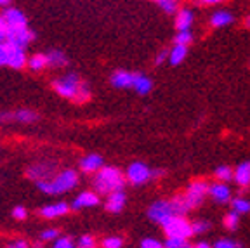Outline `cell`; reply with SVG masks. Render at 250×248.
<instances>
[{
    "instance_id": "cell-1",
    "label": "cell",
    "mask_w": 250,
    "mask_h": 248,
    "mask_svg": "<svg viewBox=\"0 0 250 248\" xmlns=\"http://www.w3.org/2000/svg\"><path fill=\"white\" fill-rule=\"evenodd\" d=\"M52 87H54V90L59 96L71 99V101L85 103L90 99L89 85H87L85 82L80 80V77L77 73H66L62 75V77L56 78L52 82Z\"/></svg>"
},
{
    "instance_id": "cell-2",
    "label": "cell",
    "mask_w": 250,
    "mask_h": 248,
    "mask_svg": "<svg viewBox=\"0 0 250 248\" xmlns=\"http://www.w3.org/2000/svg\"><path fill=\"white\" fill-rule=\"evenodd\" d=\"M94 193L98 196L111 194L117 191H124L125 187V175L117 167H103L98 174H94L92 179Z\"/></svg>"
},
{
    "instance_id": "cell-3",
    "label": "cell",
    "mask_w": 250,
    "mask_h": 248,
    "mask_svg": "<svg viewBox=\"0 0 250 248\" xmlns=\"http://www.w3.org/2000/svg\"><path fill=\"white\" fill-rule=\"evenodd\" d=\"M35 184L42 193L58 196V194H64L78 186V174L73 168H66V170L58 172L51 181H40Z\"/></svg>"
},
{
    "instance_id": "cell-4",
    "label": "cell",
    "mask_w": 250,
    "mask_h": 248,
    "mask_svg": "<svg viewBox=\"0 0 250 248\" xmlns=\"http://www.w3.org/2000/svg\"><path fill=\"white\" fill-rule=\"evenodd\" d=\"M208 184L205 179H196V181H191L188 184L186 191L183 193L184 200H186L189 210H195L205 202V198L208 196Z\"/></svg>"
},
{
    "instance_id": "cell-5",
    "label": "cell",
    "mask_w": 250,
    "mask_h": 248,
    "mask_svg": "<svg viewBox=\"0 0 250 248\" xmlns=\"http://www.w3.org/2000/svg\"><path fill=\"white\" fill-rule=\"evenodd\" d=\"M162 229L167 238H177V240H189L193 236L191 222L186 217H170L165 224H162Z\"/></svg>"
},
{
    "instance_id": "cell-6",
    "label": "cell",
    "mask_w": 250,
    "mask_h": 248,
    "mask_svg": "<svg viewBox=\"0 0 250 248\" xmlns=\"http://www.w3.org/2000/svg\"><path fill=\"white\" fill-rule=\"evenodd\" d=\"M125 183L132 186H143V184L151 181V168L143 162H132L125 170Z\"/></svg>"
},
{
    "instance_id": "cell-7",
    "label": "cell",
    "mask_w": 250,
    "mask_h": 248,
    "mask_svg": "<svg viewBox=\"0 0 250 248\" xmlns=\"http://www.w3.org/2000/svg\"><path fill=\"white\" fill-rule=\"evenodd\" d=\"M35 40V31H31L28 26L24 28H5V42L18 49H26Z\"/></svg>"
},
{
    "instance_id": "cell-8",
    "label": "cell",
    "mask_w": 250,
    "mask_h": 248,
    "mask_svg": "<svg viewBox=\"0 0 250 248\" xmlns=\"http://www.w3.org/2000/svg\"><path fill=\"white\" fill-rule=\"evenodd\" d=\"M58 174V163L56 162H39L30 165L26 170V177L40 183V181H51Z\"/></svg>"
},
{
    "instance_id": "cell-9",
    "label": "cell",
    "mask_w": 250,
    "mask_h": 248,
    "mask_svg": "<svg viewBox=\"0 0 250 248\" xmlns=\"http://www.w3.org/2000/svg\"><path fill=\"white\" fill-rule=\"evenodd\" d=\"M170 217H174L172 207L168 203V200H156L149 205L148 208V219L155 224H165Z\"/></svg>"
},
{
    "instance_id": "cell-10",
    "label": "cell",
    "mask_w": 250,
    "mask_h": 248,
    "mask_svg": "<svg viewBox=\"0 0 250 248\" xmlns=\"http://www.w3.org/2000/svg\"><path fill=\"white\" fill-rule=\"evenodd\" d=\"M0 16H2V20H4L5 28H24V26H28L26 16H24V12L18 7H12L11 5V7L4 9Z\"/></svg>"
},
{
    "instance_id": "cell-11",
    "label": "cell",
    "mask_w": 250,
    "mask_h": 248,
    "mask_svg": "<svg viewBox=\"0 0 250 248\" xmlns=\"http://www.w3.org/2000/svg\"><path fill=\"white\" fill-rule=\"evenodd\" d=\"M208 196L214 200L217 205H228L231 202V187L224 183H210L208 184Z\"/></svg>"
},
{
    "instance_id": "cell-12",
    "label": "cell",
    "mask_w": 250,
    "mask_h": 248,
    "mask_svg": "<svg viewBox=\"0 0 250 248\" xmlns=\"http://www.w3.org/2000/svg\"><path fill=\"white\" fill-rule=\"evenodd\" d=\"M101 203V196L94 193V191H83L80 193L73 202L70 203V210H82V208H94Z\"/></svg>"
},
{
    "instance_id": "cell-13",
    "label": "cell",
    "mask_w": 250,
    "mask_h": 248,
    "mask_svg": "<svg viewBox=\"0 0 250 248\" xmlns=\"http://www.w3.org/2000/svg\"><path fill=\"white\" fill-rule=\"evenodd\" d=\"M26 52L23 49H18V47L5 45V66H11L14 70H21L26 66Z\"/></svg>"
},
{
    "instance_id": "cell-14",
    "label": "cell",
    "mask_w": 250,
    "mask_h": 248,
    "mask_svg": "<svg viewBox=\"0 0 250 248\" xmlns=\"http://www.w3.org/2000/svg\"><path fill=\"white\" fill-rule=\"evenodd\" d=\"M233 181L236 183V186L242 187V189H247V187L250 186V160L238 163V165L233 168Z\"/></svg>"
},
{
    "instance_id": "cell-15",
    "label": "cell",
    "mask_w": 250,
    "mask_h": 248,
    "mask_svg": "<svg viewBox=\"0 0 250 248\" xmlns=\"http://www.w3.org/2000/svg\"><path fill=\"white\" fill-rule=\"evenodd\" d=\"M103 167H104V160L101 155H96V153H90L80 160V170L85 174H98Z\"/></svg>"
},
{
    "instance_id": "cell-16",
    "label": "cell",
    "mask_w": 250,
    "mask_h": 248,
    "mask_svg": "<svg viewBox=\"0 0 250 248\" xmlns=\"http://www.w3.org/2000/svg\"><path fill=\"white\" fill-rule=\"evenodd\" d=\"M233 21H234L233 12L228 11V9H215L210 14V18H208V24L212 28H226L229 24H233Z\"/></svg>"
},
{
    "instance_id": "cell-17",
    "label": "cell",
    "mask_w": 250,
    "mask_h": 248,
    "mask_svg": "<svg viewBox=\"0 0 250 248\" xmlns=\"http://www.w3.org/2000/svg\"><path fill=\"white\" fill-rule=\"evenodd\" d=\"M125 205H127V194H125V191H117V193H111L106 196L104 208L109 213H120L125 208Z\"/></svg>"
},
{
    "instance_id": "cell-18",
    "label": "cell",
    "mask_w": 250,
    "mask_h": 248,
    "mask_svg": "<svg viewBox=\"0 0 250 248\" xmlns=\"http://www.w3.org/2000/svg\"><path fill=\"white\" fill-rule=\"evenodd\" d=\"M70 212V205L64 202H56L51 203V205H45L39 210V215L43 219H56L61 217V215H66Z\"/></svg>"
},
{
    "instance_id": "cell-19",
    "label": "cell",
    "mask_w": 250,
    "mask_h": 248,
    "mask_svg": "<svg viewBox=\"0 0 250 248\" xmlns=\"http://www.w3.org/2000/svg\"><path fill=\"white\" fill-rule=\"evenodd\" d=\"M132 80H134V73L130 71H125V70H117L111 73L109 77V82H111V85L115 89H132Z\"/></svg>"
},
{
    "instance_id": "cell-20",
    "label": "cell",
    "mask_w": 250,
    "mask_h": 248,
    "mask_svg": "<svg viewBox=\"0 0 250 248\" xmlns=\"http://www.w3.org/2000/svg\"><path fill=\"white\" fill-rule=\"evenodd\" d=\"M176 28L177 31H189L193 21H195V14L189 7H181L176 12Z\"/></svg>"
},
{
    "instance_id": "cell-21",
    "label": "cell",
    "mask_w": 250,
    "mask_h": 248,
    "mask_svg": "<svg viewBox=\"0 0 250 248\" xmlns=\"http://www.w3.org/2000/svg\"><path fill=\"white\" fill-rule=\"evenodd\" d=\"M132 89L136 90L139 96H146V94H149L153 90V80L143 73H134Z\"/></svg>"
},
{
    "instance_id": "cell-22",
    "label": "cell",
    "mask_w": 250,
    "mask_h": 248,
    "mask_svg": "<svg viewBox=\"0 0 250 248\" xmlns=\"http://www.w3.org/2000/svg\"><path fill=\"white\" fill-rule=\"evenodd\" d=\"M168 203H170V207H172L174 217H186L188 213L191 212V210H189V207H188L186 200H184L183 193L174 194V196H172L170 200H168Z\"/></svg>"
},
{
    "instance_id": "cell-23",
    "label": "cell",
    "mask_w": 250,
    "mask_h": 248,
    "mask_svg": "<svg viewBox=\"0 0 250 248\" xmlns=\"http://www.w3.org/2000/svg\"><path fill=\"white\" fill-rule=\"evenodd\" d=\"M45 59H47V66H51V68H62V66H66L68 62V58L64 52L61 51H49L45 54Z\"/></svg>"
},
{
    "instance_id": "cell-24",
    "label": "cell",
    "mask_w": 250,
    "mask_h": 248,
    "mask_svg": "<svg viewBox=\"0 0 250 248\" xmlns=\"http://www.w3.org/2000/svg\"><path fill=\"white\" fill-rule=\"evenodd\" d=\"M188 58V47L183 45H174L172 49H168V59L170 66H179L181 62H184V59Z\"/></svg>"
},
{
    "instance_id": "cell-25",
    "label": "cell",
    "mask_w": 250,
    "mask_h": 248,
    "mask_svg": "<svg viewBox=\"0 0 250 248\" xmlns=\"http://www.w3.org/2000/svg\"><path fill=\"white\" fill-rule=\"evenodd\" d=\"M231 212H234L236 215H245V213H250V200L245 196H236L231 198Z\"/></svg>"
},
{
    "instance_id": "cell-26",
    "label": "cell",
    "mask_w": 250,
    "mask_h": 248,
    "mask_svg": "<svg viewBox=\"0 0 250 248\" xmlns=\"http://www.w3.org/2000/svg\"><path fill=\"white\" fill-rule=\"evenodd\" d=\"M37 120H39V115L31 109H18L12 113V122H18V124H33Z\"/></svg>"
},
{
    "instance_id": "cell-27",
    "label": "cell",
    "mask_w": 250,
    "mask_h": 248,
    "mask_svg": "<svg viewBox=\"0 0 250 248\" xmlns=\"http://www.w3.org/2000/svg\"><path fill=\"white\" fill-rule=\"evenodd\" d=\"M214 177L217 179V183L229 184L233 181V168L229 165H219L214 170Z\"/></svg>"
},
{
    "instance_id": "cell-28",
    "label": "cell",
    "mask_w": 250,
    "mask_h": 248,
    "mask_svg": "<svg viewBox=\"0 0 250 248\" xmlns=\"http://www.w3.org/2000/svg\"><path fill=\"white\" fill-rule=\"evenodd\" d=\"M26 66L31 71H40L47 66V59L45 54H33L31 58L26 59Z\"/></svg>"
},
{
    "instance_id": "cell-29",
    "label": "cell",
    "mask_w": 250,
    "mask_h": 248,
    "mask_svg": "<svg viewBox=\"0 0 250 248\" xmlns=\"http://www.w3.org/2000/svg\"><path fill=\"white\" fill-rule=\"evenodd\" d=\"M212 229V222L207 219H196L191 222V231L193 234H205Z\"/></svg>"
},
{
    "instance_id": "cell-30",
    "label": "cell",
    "mask_w": 250,
    "mask_h": 248,
    "mask_svg": "<svg viewBox=\"0 0 250 248\" xmlns=\"http://www.w3.org/2000/svg\"><path fill=\"white\" fill-rule=\"evenodd\" d=\"M156 5L162 9V11L165 12V14H168V16H176V12L181 9V5H179V2H176V0H158L156 2Z\"/></svg>"
},
{
    "instance_id": "cell-31",
    "label": "cell",
    "mask_w": 250,
    "mask_h": 248,
    "mask_svg": "<svg viewBox=\"0 0 250 248\" xmlns=\"http://www.w3.org/2000/svg\"><path fill=\"white\" fill-rule=\"evenodd\" d=\"M223 226L228 231H236L240 226V215H236L234 212H228L223 217Z\"/></svg>"
},
{
    "instance_id": "cell-32",
    "label": "cell",
    "mask_w": 250,
    "mask_h": 248,
    "mask_svg": "<svg viewBox=\"0 0 250 248\" xmlns=\"http://www.w3.org/2000/svg\"><path fill=\"white\" fill-rule=\"evenodd\" d=\"M193 42V33L189 31H177L176 39H174V45H183V47H189V43Z\"/></svg>"
},
{
    "instance_id": "cell-33",
    "label": "cell",
    "mask_w": 250,
    "mask_h": 248,
    "mask_svg": "<svg viewBox=\"0 0 250 248\" xmlns=\"http://www.w3.org/2000/svg\"><path fill=\"white\" fill-rule=\"evenodd\" d=\"M164 248H193L189 240H177V238H167Z\"/></svg>"
},
{
    "instance_id": "cell-34",
    "label": "cell",
    "mask_w": 250,
    "mask_h": 248,
    "mask_svg": "<svg viewBox=\"0 0 250 248\" xmlns=\"http://www.w3.org/2000/svg\"><path fill=\"white\" fill-rule=\"evenodd\" d=\"M212 248H242V243H238L236 240H231V238H219Z\"/></svg>"
},
{
    "instance_id": "cell-35",
    "label": "cell",
    "mask_w": 250,
    "mask_h": 248,
    "mask_svg": "<svg viewBox=\"0 0 250 248\" xmlns=\"http://www.w3.org/2000/svg\"><path fill=\"white\" fill-rule=\"evenodd\" d=\"M75 248H98V243L92 236L89 234H83V236L78 238V241L75 243Z\"/></svg>"
},
{
    "instance_id": "cell-36",
    "label": "cell",
    "mask_w": 250,
    "mask_h": 248,
    "mask_svg": "<svg viewBox=\"0 0 250 248\" xmlns=\"http://www.w3.org/2000/svg\"><path fill=\"white\" fill-rule=\"evenodd\" d=\"M124 240L120 236H108L101 241V248H122Z\"/></svg>"
},
{
    "instance_id": "cell-37",
    "label": "cell",
    "mask_w": 250,
    "mask_h": 248,
    "mask_svg": "<svg viewBox=\"0 0 250 248\" xmlns=\"http://www.w3.org/2000/svg\"><path fill=\"white\" fill-rule=\"evenodd\" d=\"M59 238V229H43L42 233H40V241H56Z\"/></svg>"
},
{
    "instance_id": "cell-38",
    "label": "cell",
    "mask_w": 250,
    "mask_h": 248,
    "mask_svg": "<svg viewBox=\"0 0 250 248\" xmlns=\"http://www.w3.org/2000/svg\"><path fill=\"white\" fill-rule=\"evenodd\" d=\"M139 248H164V243L156 238H143L139 243Z\"/></svg>"
},
{
    "instance_id": "cell-39",
    "label": "cell",
    "mask_w": 250,
    "mask_h": 248,
    "mask_svg": "<svg viewBox=\"0 0 250 248\" xmlns=\"http://www.w3.org/2000/svg\"><path fill=\"white\" fill-rule=\"evenodd\" d=\"M52 248H75V243L68 236H59L58 240L54 241Z\"/></svg>"
},
{
    "instance_id": "cell-40",
    "label": "cell",
    "mask_w": 250,
    "mask_h": 248,
    "mask_svg": "<svg viewBox=\"0 0 250 248\" xmlns=\"http://www.w3.org/2000/svg\"><path fill=\"white\" fill-rule=\"evenodd\" d=\"M12 217L18 219V221H24V219L28 217L26 208H24V207H21V205H18L14 210H12Z\"/></svg>"
},
{
    "instance_id": "cell-41",
    "label": "cell",
    "mask_w": 250,
    "mask_h": 248,
    "mask_svg": "<svg viewBox=\"0 0 250 248\" xmlns=\"http://www.w3.org/2000/svg\"><path fill=\"white\" fill-rule=\"evenodd\" d=\"M167 59H168V49H162V51L155 56V64H158V66L164 64Z\"/></svg>"
},
{
    "instance_id": "cell-42",
    "label": "cell",
    "mask_w": 250,
    "mask_h": 248,
    "mask_svg": "<svg viewBox=\"0 0 250 248\" xmlns=\"http://www.w3.org/2000/svg\"><path fill=\"white\" fill-rule=\"evenodd\" d=\"M5 248H30V243L26 240H14L7 245Z\"/></svg>"
},
{
    "instance_id": "cell-43",
    "label": "cell",
    "mask_w": 250,
    "mask_h": 248,
    "mask_svg": "<svg viewBox=\"0 0 250 248\" xmlns=\"http://www.w3.org/2000/svg\"><path fill=\"white\" fill-rule=\"evenodd\" d=\"M12 113H0V124H11Z\"/></svg>"
},
{
    "instance_id": "cell-44",
    "label": "cell",
    "mask_w": 250,
    "mask_h": 248,
    "mask_svg": "<svg viewBox=\"0 0 250 248\" xmlns=\"http://www.w3.org/2000/svg\"><path fill=\"white\" fill-rule=\"evenodd\" d=\"M5 45H7V42L4 45H0V66H5Z\"/></svg>"
},
{
    "instance_id": "cell-45",
    "label": "cell",
    "mask_w": 250,
    "mask_h": 248,
    "mask_svg": "<svg viewBox=\"0 0 250 248\" xmlns=\"http://www.w3.org/2000/svg\"><path fill=\"white\" fill-rule=\"evenodd\" d=\"M165 174H167V172H165V170H162V168H156V170H153V168H151V177H153V179L164 177Z\"/></svg>"
},
{
    "instance_id": "cell-46",
    "label": "cell",
    "mask_w": 250,
    "mask_h": 248,
    "mask_svg": "<svg viewBox=\"0 0 250 248\" xmlns=\"http://www.w3.org/2000/svg\"><path fill=\"white\" fill-rule=\"evenodd\" d=\"M193 248H212V245L208 241H198V243L193 245Z\"/></svg>"
},
{
    "instance_id": "cell-47",
    "label": "cell",
    "mask_w": 250,
    "mask_h": 248,
    "mask_svg": "<svg viewBox=\"0 0 250 248\" xmlns=\"http://www.w3.org/2000/svg\"><path fill=\"white\" fill-rule=\"evenodd\" d=\"M217 4V0H205V2H198V5H214Z\"/></svg>"
},
{
    "instance_id": "cell-48",
    "label": "cell",
    "mask_w": 250,
    "mask_h": 248,
    "mask_svg": "<svg viewBox=\"0 0 250 248\" xmlns=\"http://www.w3.org/2000/svg\"><path fill=\"white\" fill-rule=\"evenodd\" d=\"M5 43V30H0V45Z\"/></svg>"
},
{
    "instance_id": "cell-49",
    "label": "cell",
    "mask_w": 250,
    "mask_h": 248,
    "mask_svg": "<svg viewBox=\"0 0 250 248\" xmlns=\"http://www.w3.org/2000/svg\"><path fill=\"white\" fill-rule=\"evenodd\" d=\"M0 7H2V9L11 7V2H7V0H0Z\"/></svg>"
},
{
    "instance_id": "cell-50",
    "label": "cell",
    "mask_w": 250,
    "mask_h": 248,
    "mask_svg": "<svg viewBox=\"0 0 250 248\" xmlns=\"http://www.w3.org/2000/svg\"><path fill=\"white\" fill-rule=\"evenodd\" d=\"M243 24H245V28H249V30H250V14L245 18V21H243Z\"/></svg>"
},
{
    "instance_id": "cell-51",
    "label": "cell",
    "mask_w": 250,
    "mask_h": 248,
    "mask_svg": "<svg viewBox=\"0 0 250 248\" xmlns=\"http://www.w3.org/2000/svg\"><path fill=\"white\" fill-rule=\"evenodd\" d=\"M0 30H5V23H4V20H2V16H0Z\"/></svg>"
}]
</instances>
